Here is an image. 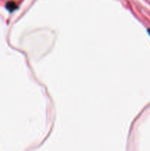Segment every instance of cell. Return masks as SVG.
<instances>
[{
    "instance_id": "cell-1",
    "label": "cell",
    "mask_w": 150,
    "mask_h": 151,
    "mask_svg": "<svg viewBox=\"0 0 150 151\" xmlns=\"http://www.w3.org/2000/svg\"><path fill=\"white\" fill-rule=\"evenodd\" d=\"M6 7H7V10L10 12H13L15 10H16L17 8V6H16V3L14 2H8L6 5Z\"/></svg>"
}]
</instances>
